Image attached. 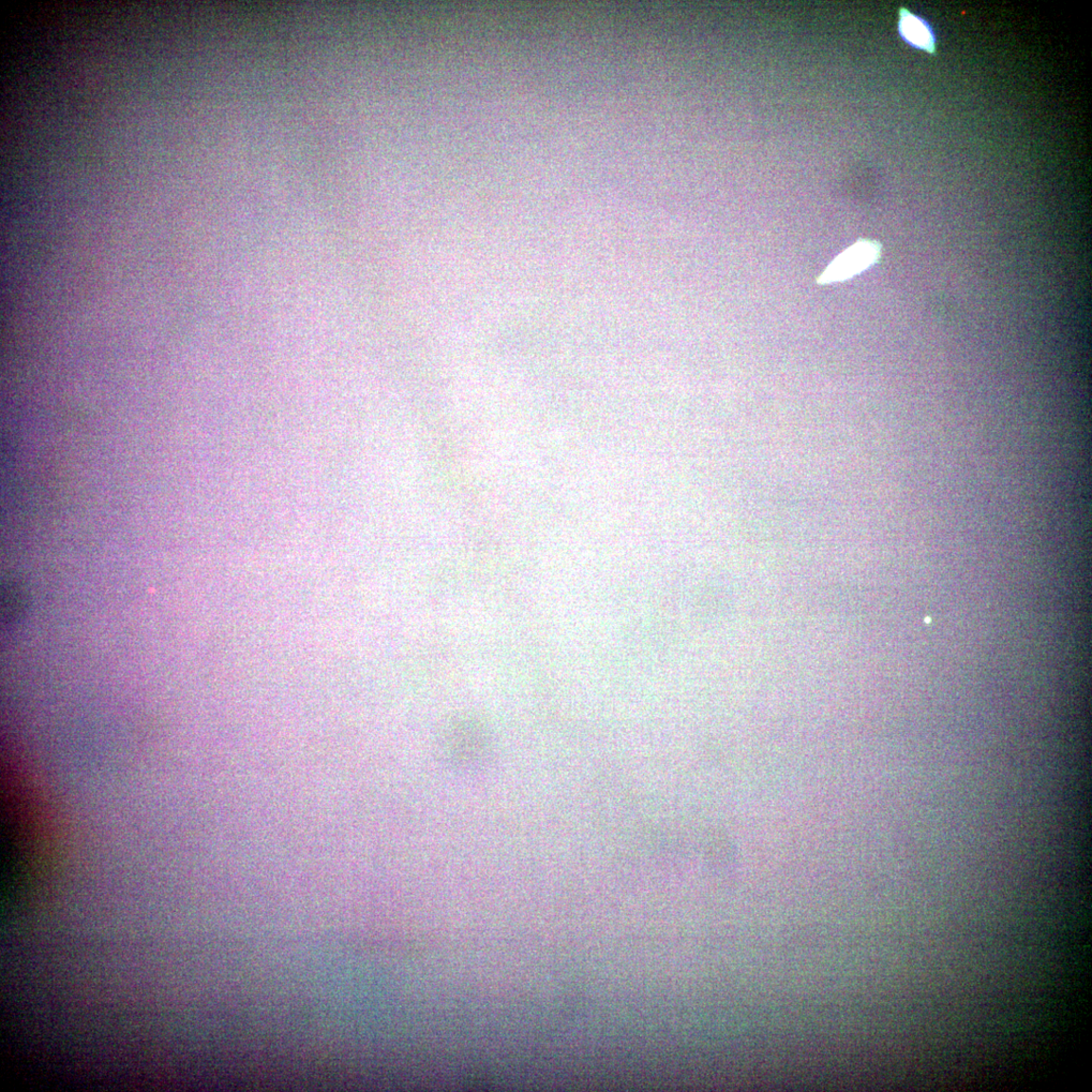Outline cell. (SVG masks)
Listing matches in <instances>:
<instances>
[{
  "instance_id": "6da1fadb",
  "label": "cell",
  "mask_w": 1092,
  "mask_h": 1092,
  "mask_svg": "<svg viewBox=\"0 0 1092 1092\" xmlns=\"http://www.w3.org/2000/svg\"><path fill=\"white\" fill-rule=\"evenodd\" d=\"M881 252L882 246L878 242L861 239L836 257L817 278V282L826 286L852 278L876 264Z\"/></svg>"
},
{
  "instance_id": "7a4b0ae2",
  "label": "cell",
  "mask_w": 1092,
  "mask_h": 1092,
  "mask_svg": "<svg viewBox=\"0 0 1092 1092\" xmlns=\"http://www.w3.org/2000/svg\"><path fill=\"white\" fill-rule=\"evenodd\" d=\"M899 31L912 47L936 54V37L931 26L905 8L900 9Z\"/></svg>"
},
{
  "instance_id": "3957f363",
  "label": "cell",
  "mask_w": 1092,
  "mask_h": 1092,
  "mask_svg": "<svg viewBox=\"0 0 1092 1092\" xmlns=\"http://www.w3.org/2000/svg\"><path fill=\"white\" fill-rule=\"evenodd\" d=\"M818 805H819V804H818ZM820 806H821V805H820ZM822 807H824V806H822ZM824 809H825V807H824ZM826 810H827V809H826ZM828 811H829V810H828ZM829 812H831V811H829ZM831 813H832V812H831ZM832 814H833V813H832ZM833 815H835V814H833ZM837 816H839V815H837ZM839 817H840V816H839ZM841 818H842V817H841ZM842 819H844V818H842ZM844 820H845V819H844Z\"/></svg>"
}]
</instances>
